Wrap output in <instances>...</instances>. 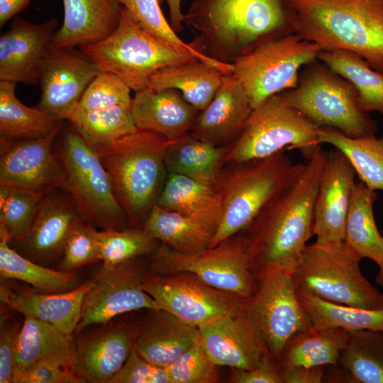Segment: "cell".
Returning <instances> with one entry per match:
<instances>
[{"label": "cell", "mask_w": 383, "mask_h": 383, "mask_svg": "<svg viewBox=\"0 0 383 383\" xmlns=\"http://www.w3.org/2000/svg\"><path fill=\"white\" fill-rule=\"evenodd\" d=\"M328 152L319 147L299 177L277 194L244 231L257 275L292 273L313 235L316 197Z\"/></svg>", "instance_id": "cell-1"}, {"label": "cell", "mask_w": 383, "mask_h": 383, "mask_svg": "<svg viewBox=\"0 0 383 383\" xmlns=\"http://www.w3.org/2000/svg\"><path fill=\"white\" fill-rule=\"evenodd\" d=\"M184 22L206 54L226 64L294 33L288 0H193Z\"/></svg>", "instance_id": "cell-2"}, {"label": "cell", "mask_w": 383, "mask_h": 383, "mask_svg": "<svg viewBox=\"0 0 383 383\" xmlns=\"http://www.w3.org/2000/svg\"><path fill=\"white\" fill-rule=\"evenodd\" d=\"M293 32L321 50H343L383 72V0H288Z\"/></svg>", "instance_id": "cell-3"}, {"label": "cell", "mask_w": 383, "mask_h": 383, "mask_svg": "<svg viewBox=\"0 0 383 383\" xmlns=\"http://www.w3.org/2000/svg\"><path fill=\"white\" fill-rule=\"evenodd\" d=\"M192 41L193 46L185 48L157 38L139 27L123 7L118 26L109 36L79 50L101 71L116 75L135 93L148 88L151 77L162 68L196 60L232 74L233 64L211 58L196 37Z\"/></svg>", "instance_id": "cell-4"}, {"label": "cell", "mask_w": 383, "mask_h": 383, "mask_svg": "<svg viewBox=\"0 0 383 383\" xmlns=\"http://www.w3.org/2000/svg\"><path fill=\"white\" fill-rule=\"evenodd\" d=\"M170 141L137 128L109 143L94 145L111 178L128 222L141 228L165 182V152Z\"/></svg>", "instance_id": "cell-5"}, {"label": "cell", "mask_w": 383, "mask_h": 383, "mask_svg": "<svg viewBox=\"0 0 383 383\" xmlns=\"http://www.w3.org/2000/svg\"><path fill=\"white\" fill-rule=\"evenodd\" d=\"M216 181L223 206L219 223L209 248L245 230L262 209L302 172L282 150L265 158L229 163Z\"/></svg>", "instance_id": "cell-6"}, {"label": "cell", "mask_w": 383, "mask_h": 383, "mask_svg": "<svg viewBox=\"0 0 383 383\" xmlns=\"http://www.w3.org/2000/svg\"><path fill=\"white\" fill-rule=\"evenodd\" d=\"M58 160L69 195L82 219L102 230H123L127 216L114 193L111 178L99 156L72 126L57 143Z\"/></svg>", "instance_id": "cell-7"}, {"label": "cell", "mask_w": 383, "mask_h": 383, "mask_svg": "<svg viewBox=\"0 0 383 383\" xmlns=\"http://www.w3.org/2000/svg\"><path fill=\"white\" fill-rule=\"evenodd\" d=\"M281 94L318 127L333 128L355 138L374 135L378 131L376 122L360 107L354 85L321 61L306 65L297 86Z\"/></svg>", "instance_id": "cell-8"}, {"label": "cell", "mask_w": 383, "mask_h": 383, "mask_svg": "<svg viewBox=\"0 0 383 383\" xmlns=\"http://www.w3.org/2000/svg\"><path fill=\"white\" fill-rule=\"evenodd\" d=\"M362 259L344 241L306 245L292 273L296 290L338 304L383 308V294L360 271Z\"/></svg>", "instance_id": "cell-9"}, {"label": "cell", "mask_w": 383, "mask_h": 383, "mask_svg": "<svg viewBox=\"0 0 383 383\" xmlns=\"http://www.w3.org/2000/svg\"><path fill=\"white\" fill-rule=\"evenodd\" d=\"M281 92L255 107L240 135L226 146L225 163H240L296 149L308 160L320 146L318 129Z\"/></svg>", "instance_id": "cell-10"}, {"label": "cell", "mask_w": 383, "mask_h": 383, "mask_svg": "<svg viewBox=\"0 0 383 383\" xmlns=\"http://www.w3.org/2000/svg\"><path fill=\"white\" fill-rule=\"evenodd\" d=\"M231 238L191 254L162 243L152 254L150 269L159 274L190 272L211 287L247 300L256 289L257 275L245 238Z\"/></svg>", "instance_id": "cell-11"}, {"label": "cell", "mask_w": 383, "mask_h": 383, "mask_svg": "<svg viewBox=\"0 0 383 383\" xmlns=\"http://www.w3.org/2000/svg\"><path fill=\"white\" fill-rule=\"evenodd\" d=\"M321 50L317 44L290 33L237 59L232 74L241 82L254 109L270 96L295 88L300 67L318 60Z\"/></svg>", "instance_id": "cell-12"}, {"label": "cell", "mask_w": 383, "mask_h": 383, "mask_svg": "<svg viewBox=\"0 0 383 383\" xmlns=\"http://www.w3.org/2000/svg\"><path fill=\"white\" fill-rule=\"evenodd\" d=\"M245 311L276 360L294 334L313 325L288 272L272 271L258 275L253 294L245 300Z\"/></svg>", "instance_id": "cell-13"}, {"label": "cell", "mask_w": 383, "mask_h": 383, "mask_svg": "<svg viewBox=\"0 0 383 383\" xmlns=\"http://www.w3.org/2000/svg\"><path fill=\"white\" fill-rule=\"evenodd\" d=\"M143 288L162 310L197 328L245 311V299L211 287L190 272H145Z\"/></svg>", "instance_id": "cell-14"}, {"label": "cell", "mask_w": 383, "mask_h": 383, "mask_svg": "<svg viewBox=\"0 0 383 383\" xmlns=\"http://www.w3.org/2000/svg\"><path fill=\"white\" fill-rule=\"evenodd\" d=\"M143 271L135 259L113 267L101 266L84 296L75 333L127 312L162 310L143 288Z\"/></svg>", "instance_id": "cell-15"}, {"label": "cell", "mask_w": 383, "mask_h": 383, "mask_svg": "<svg viewBox=\"0 0 383 383\" xmlns=\"http://www.w3.org/2000/svg\"><path fill=\"white\" fill-rule=\"evenodd\" d=\"M100 72L79 50L53 47L40 67L41 97L37 107L58 120L68 121Z\"/></svg>", "instance_id": "cell-16"}, {"label": "cell", "mask_w": 383, "mask_h": 383, "mask_svg": "<svg viewBox=\"0 0 383 383\" xmlns=\"http://www.w3.org/2000/svg\"><path fill=\"white\" fill-rule=\"evenodd\" d=\"M61 123L47 136L36 139L1 138L0 186L15 187L47 193L62 189L65 173L52 152Z\"/></svg>", "instance_id": "cell-17"}, {"label": "cell", "mask_w": 383, "mask_h": 383, "mask_svg": "<svg viewBox=\"0 0 383 383\" xmlns=\"http://www.w3.org/2000/svg\"><path fill=\"white\" fill-rule=\"evenodd\" d=\"M356 172L338 150L328 152L316 197L313 235L320 245L344 241Z\"/></svg>", "instance_id": "cell-18"}, {"label": "cell", "mask_w": 383, "mask_h": 383, "mask_svg": "<svg viewBox=\"0 0 383 383\" xmlns=\"http://www.w3.org/2000/svg\"><path fill=\"white\" fill-rule=\"evenodd\" d=\"M57 25L56 18L38 24L16 18L0 36V81L38 83Z\"/></svg>", "instance_id": "cell-19"}, {"label": "cell", "mask_w": 383, "mask_h": 383, "mask_svg": "<svg viewBox=\"0 0 383 383\" xmlns=\"http://www.w3.org/2000/svg\"><path fill=\"white\" fill-rule=\"evenodd\" d=\"M199 329L206 353L218 366L250 370L268 351L245 311L216 319Z\"/></svg>", "instance_id": "cell-20"}, {"label": "cell", "mask_w": 383, "mask_h": 383, "mask_svg": "<svg viewBox=\"0 0 383 383\" xmlns=\"http://www.w3.org/2000/svg\"><path fill=\"white\" fill-rule=\"evenodd\" d=\"M253 110L241 82L225 74L210 103L200 111L190 134L218 146H226L242 132Z\"/></svg>", "instance_id": "cell-21"}, {"label": "cell", "mask_w": 383, "mask_h": 383, "mask_svg": "<svg viewBox=\"0 0 383 383\" xmlns=\"http://www.w3.org/2000/svg\"><path fill=\"white\" fill-rule=\"evenodd\" d=\"M92 284L87 281L60 293H38L1 283V302L21 313L47 322L72 338L81 318L84 296Z\"/></svg>", "instance_id": "cell-22"}, {"label": "cell", "mask_w": 383, "mask_h": 383, "mask_svg": "<svg viewBox=\"0 0 383 383\" xmlns=\"http://www.w3.org/2000/svg\"><path fill=\"white\" fill-rule=\"evenodd\" d=\"M53 189L43 196L30 229L20 243L26 257L35 262H45L62 255L72 228L81 218L71 199L54 193Z\"/></svg>", "instance_id": "cell-23"}, {"label": "cell", "mask_w": 383, "mask_h": 383, "mask_svg": "<svg viewBox=\"0 0 383 383\" xmlns=\"http://www.w3.org/2000/svg\"><path fill=\"white\" fill-rule=\"evenodd\" d=\"M131 109L137 128L160 134L169 141L189 133L200 112L175 89L146 88L135 92Z\"/></svg>", "instance_id": "cell-24"}, {"label": "cell", "mask_w": 383, "mask_h": 383, "mask_svg": "<svg viewBox=\"0 0 383 383\" xmlns=\"http://www.w3.org/2000/svg\"><path fill=\"white\" fill-rule=\"evenodd\" d=\"M64 18L54 48H75L109 36L118 27L122 6L117 0H62Z\"/></svg>", "instance_id": "cell-25"}, {"label": "cell", "mask_w": 383, "mask_h": 383, "mask_svg": "<svg viewBox=\"0 0 383 383\" xmlns=\"http://www.w3.org/2000/svg\"><path fill=\"white\" fill-rule=\"evenodd\" d=\"M133 347V334L121 327L110 328L73 343L74 368L86 382L109 383Z\"/></svg>", "instance_id": "cell-26"}, {"label": "cell", "mask_w": 383, "mask_h": 383, "mask_svg": "<svg viewBox=\"0 0 383 383\" xmlns=\"http://www.w3.org/2000/svg\"><path fill=\"white\" fill-rule=\"evenodd\" d=\"M153 311L152 318L133 335L134 346L146 360L165 368L200 338V331L168 311Z\"/></svg>", "instance_id": "cell-27"}, {"label": "cell", "mask_w": 383, "mask_h": 383, "mask_svg": "<svg viewBox=\"0 0 383 383\" xmlns=\"http://www.w3.org/2000/svg\"><path fill=\"white\" fill-rule=\"evenodd\" d=\"M157 204L204 221L216 230L223 212L216 183L172 172L166 178Z\"/></svg>", "instance_id": "cell-28"}, {"label": "cell", "mask_w": 383, "mask_h": 383, "mask_svg": "<svg viewBox=\"0 0 383 383\" xmlns=\"http://www.w3.org/2000/svg\"><path fill=\"white\" fill-rule=\"evenodd\" d=\"M43 360L74 369L72 338L47 322L24 317L16 341L15 377Z\"/></svg>", "instance_id": "cell-29"}, {"label": "cell", "mask_w": 383, "mask_h": 383, "mask_svg": "<svg viewBox=\"0 0 383 383\" xmlns=\"http://www.w3.org/2000/svg\"><path fill=\"white\" fill-rule=\"evenodd\" d=\"M349 335L342 328L313 324L289 340L277 360L278 367L338 366Z\"/></svg>", "instance_id": "cell-30"}, {"label": "cell", "mask_w": 383, "mask_h": 383, "mask_svg": "<svg viewBox=\"0 0 383 383\" xmlns=\"http://www.w3.org/2000/svg\"><path fill=\"white\" fill-rule=\"evenodd\" d=\"M224 75L215 66L196 60L162 68L151 77L148 88L177 89L189 104L201 111L219 89Z\"/></svg>", "instance_id": "cell-31"}, {"label": "cell", "mask_w": 383, "mask_h": 383, "mask_svg": "<svg viewBox=\"0 0 383 383\" xmlns=\"http://www.w3.org/2000/svg\"><path fill=\"white\" fill-rule=\"evenodd\" d=\"M330 373L331 382L383 383V332L350 331L349 338Z\"/></svg>", "instance_id": "cell-32"}, {"label": "cell", "mask_w": 383, "mask_h": 383, "mask_svg": "<svg viewBox=\"0 0 383 383\" xmlns=\"http://www.w3.org/2000/svg\"><path fill=\"white\" fill-rule=\"evenodd\" d=\"M150 236L174 251L191 254L211 244L216 228L177 211L153 206L142 228Z\"/></svg>", "instance_id": "cell-33"}, {"label": "cell", "mask_w": 383, "mask_h": 383, "mask_svg": "<svg viewBox=\"0 0 383 383\" xmlns=\"http://www.w3.org/2000/svg\"><path fill=\"white\" fill-rule=\"evenodd\" d=\"M376 191L362 182L355 183L345 225L344 242L362 258L383 264V236L379 232L373 212Z\"/></svg>", "instance_id": "cell-34"}, {"label": "cell", "mask_w": 383, "mask_h": 383, "mask_svg": "<svg viewBox=\"0 0 383 383\" xmlns=\"http://www.w3.org/2000/svg\"><path fill=\"white\" fill-rule=\"evenodd\" d=\"M226 146L201 140L188 133L170 141L165 157L169 172L209 183H216L223 168Z\"/></svg>", "instance_id": "cell-35"}, {"label": "cell", "mask_w": 383, "mask_h": 383, "mask_svg": "<svg viewBox=\"0 0 383 383\" xmlns=\"http://www.w3.org/2000/svg\"><path fill=\"white\" fill-rule=\"evenodd\" d=\"M16 84L0 81L1 138L25 140L47 136L62 121L38 107L21 103L16 96Z\"/></svg>", "instance_id": "cell-36"}, {"label": "cell", "mask_w": 383, "mask_h": 383, "mask_svg": "<svg viewBox=\"0 0 383 383\" xmlns=\"http://www.w3.org/2000/svg\"><path fill=\"white\" fill-rule=\"evenodd\" d=\"M318 135L321 144L333 145L346 157L361 182L383 191V136L350 138L330 127H320Z\"/></svg>", "instance_id": "cell-37"}, {"label": "cell", "mask_w": 383, "mask_h": 383, "mask_svg": "<svg viewBox=\"0 0 383 383\" xmlns=\"http://www.w3.org/2000/svg\"><path fill=\"white\" fill-rule=\"evenodd\" d=\"M318 60L354 85L364 111L383 115V72L374 70L360 56L348 50H321Z\"/></svg>", "instance_id": "cell-38"}, {"label": "cell", "mask_w": 383, "mask_h": 383, "mask_svg": "<svg viewBox=\"0 0 383 383\" xmlns=\"http://www.w3.org/2000/svg\"><path fill=\"white\" fill-rule=\"evenodd\" d=\"M8 237L0 233V274L1 279L23 281L43 293L72 290L79 284L74 271L45 267L21 255L9 245Z\"/></svg>", "instance_id": "cell-39"}, {"label": "cell", "mask_w": 383, "mask_h": 383, "mask_svg": "<svg viewBox=\"0 0 383 383\" xmlns=\"http://www.w3.org/2000/svg\"><path fill=\"white\" fill-rule=\"evenodd\" d=\"M296 293L314 325L339 327L349 331L372 330L383 332V308L372 309L350 306L297 291Z\"/></svg>", "instance_id": "cell-40"}, {"label": "cell", "mask_w": 383, "mask_h": 383, "mask_svg": "<svg viewBox=\"0 0 383 383\" xmlns=\"http://www.w3.org/2000/svg\"><path fill=\"white\" fill-rule=\"evenodd\" d=\"M92 145L111 142L138 128L131 106H116L97 110L77 109L68 120Z\"/></svg>", "instance_id": "cell-41"}, {"label": "cell", "mask_w": 383, "mask_h": 383, "mask_svg": "<svg viewBox=\"0 0 383 383\" xmlns=\"http://www.w3.org/2000/svg\"><path fill=\"white\" fill-rule=\"evenodd\" d=\"M45 194L0 186V233L7 236L9 242L21 243L25 238Z\"/></svg>", "instance_id": "cell-42"}, {"label": "cell", "mask_w": 383, "mask_h": 383, "mask_svg": "<svg viewBox=\"0 0 383 383\" xmlns=\"http://www.w3.org/2000/svg\"><path fill=\"white\" fill-rule=\"evenodd\" d=\"M157 240L142 228L98 231L100 261L109 267L152 254L158 248Z\"/></svg>", "instance_id": "cell-43"}, {"label": "cell", "mask_w": 383, "mask_h": 383, "mask_svg": "<svg viewBox=\"0 0 383 383\" xmlns=\"http://www.w3.org/2000/svg\"><path fill=\"white\" fill-rule=\"evenodd\" d=\"M217 366L206 353L200 336L165 370L171 383H214L218 381Z\"/></svg>", "instance_id": "cell-44"}, {"label": "cell", "mask_w": 383, "mask_h": 383, "mask_svg": "<svg viewBox=\"0 0 383 383\" xmlns=\"http://www.w3.org/2000/svg\"><path fill=\"white\" fill-rule=\"evenodd\" d=\"M60 270L72 272L100 261L98 231L79 218L72 228L63 248Z\"/></svg>", "instance_id": "cell-45"}, {"label": "cell", "mask_w": 383, "mask_h": 383, "mask_svg": "<svg viewBox=\"0 0 383 383\" xmlns=\"http://www.w3.org/2000/svg\"><path fill=\"white\" fill-rule=\"evenodd\" d=\"M131 90L116 75L101 71L85 90L77 109L97 110L116 106H131Z\"/></svg>", "instance_id": "cell-46"}, {"label": "cell", "mask_w": 383, "mask_h": 383, "mask_svg": "<svg viewBox=\"0 0 383 383\" xmlns=\"http://www.w3.org/2000/svg\"><path fill=\"white\" fill-rule=\"evenodd\" d=\"M132 20L142 29L170 43L185 48L193 41L184 42L165 17L159 0H117Z\"/></svg>", "instance_id": "cell-47"}, {"label": "cell", "mask_w": 383, "mask_h": 383, "mask_svg": "<svg viewBox=\"0 0 383 383\" xmlns=\"http://www.w3.org/2000/svg\"><path fill=\"white\" fill-rule=\"evenodd\" d=\"M109 383H171L165 367L150 363L133 347L121 370Z\"/></svg>", "instance_id": "cell-48"}, {"label": "cell", "mask_w": 383, "mask_h": 383, "mask_svg": "<svg viewBox=\"0 0 383 383\" xmlns=\"http://www.w3.org/2000/svg\"><path fill=\"white\" fill-rule=\"evenodd\" d=\"M0 323V383H13L16 341L21 328L14 316L4 309L1 310Z\"/></svg>", "instance_id": "cell-49"}, {"label": "cell", "mask_w": 383, "mask_h": 383, "mask_svg": "<svg viewBox=\"0 0 383 383\" xmlns=\"http://www.w3.org/2000/svg\"><path fill=\"white\" fill-rule=\"evenodd\" d=\"M86 380L72 367L43 360L16 375L13 383H83Z\"/></svg>", "instance_id": "cell-50"}, {"label": "cell", "mask_w": 383, "mask_h": 383, "mask_svg": "<svg viewBox=\"0 0 383 383\" xmlns=\"http://www.w3.org/2000/svg\"><path fill=\"white\" fill-rule=\"evenodd\" d=\"M267 351L260 363L250 370L234 369L231 380L235 383H282L278 365Z\"/></svg>", "instance_id": "cell-51"}, {"label": "cell", "mask_w": 383, "mask_h": 383, "mask_svg": "<svg viewBox=\"0 0 383 383\" xmlns=\"http://www.w3.org/2000/svg\"><path fill=\"white\" fill-rule=\"evenodd\" d=\"M326 367L294 365L278 367L283 383H321L325 382Z\"/></svg>", "instance_id": "cell-52"}, {"label": "cell", "mask_w": 383, "mask_h": 383, "mask_svg": "<svg viewBox=\"0 0 383 383\" xmlns=\"http://www.w3.org/2000/svg\"><path fill=\"white\" fill-rule=\"evenodd\" d=\"M29 3L30 0H0V26L25 9Z\"/></svg>", "instance_id": "cell-53"}, {"label": "cell", "mask_w": 383, "mask_h": 383, "mask_svg": "<svg viewBox=\"0 0 383 383\" xmlns=\"http://www.w3.org/2000/svg\"><path fill=\"white\" fill-rule=\"evenodd\" d=\"M183 0H159L165 2L168 6L170 15V23L176 33L183 30L184 15L182 11V3Z\"/></svg>", "instance_id": "cell-54"}, {"label": "cell", "mask_w": 383, "mask_h": 383, "mask_svg": "<svg viewBox=\"0 0 383 383\" xmlns=\"http://www.w3.org/2000/svg\"><path fill=\"white\" fill-rule=\"evenodd\" d=\"M379 268V271L375 277V282L383 287V264Z\"/></svg>", "instance_id": "cell-55"}]
</instances>
